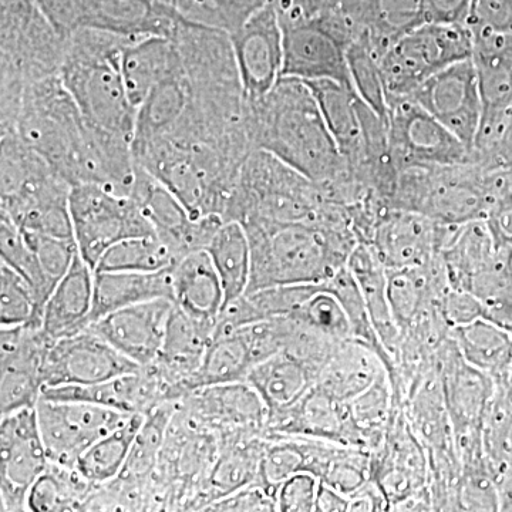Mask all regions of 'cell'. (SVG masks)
<instances>
[{
    "instance_id": "cell-9",
    "label": "cell",
    "mask_w": 512,
    "mask_h": 512,
    "mask_svg": "<svg viewBox=\"0 0 512 512\" xmlns=\"http://www.w3.org/2000/svg\"><path fill=\"white\" fill-rule=\"evenodd\" d=\"M69 208L77 251L93 269L117 242L156 235L133 198L101 185H74Z\"/></svg>"
},
{
    "instance_id": "cell-11",
    "label": "cell",
    "mask_w": 512,
    "mask_h": 512,
    "mask_svg": "<svg viewBox=\"0 0 512 512\" xmlns=\"http://www.w3.org/2000/svg\"><path fill=\"white\" fill-rule=\"evenodd\" d=\"M390 150L397 168L414 165H454L477 161L476 154L416 101L389 104Z\"/></svg>"
},
{
    "instance_id": "cell-47",
    "label": "cell",
    "mask_w": 512,
    "mask_h": 512,
    "mask_svg": "<svg viewBox=\"0 0 512 512\" xmlns=\"http://www.w3.org/2000/svg\"><path fill=\"white\" fill-rule=\"evenodd\" d=\"M204 511H278L276 498L264 485L255 483L222 497L208 505Z\"/></svg>"
},
{
    "instance_id": "cell-43",
    "label": "cell",
    "mask_w": 512,
    "mask_h": 512,
    "mask_svg": "<svg viewBox=\"0 0 512 512\" xmlns=\"http://www.w3.org/2000/svg\"><path fill=\"white\" fill-rule=\"evenodd\" d=\"M42 323L35 292L29 282L9 265L0 262V325H35Z\"/></svg>"
},
{
    "instance_id": "cell-7",
    "label": "cell",
    "mask_w": 512,
    "mask_h": 512,
    "mask_svg": "<svg viewBox=\"0 0 512 512\" xmlns=\"http://www.w3.org/2000/svg\"><path fill=\"white\" fill-rule=\"evenodd\" d=\"M66 39L37 0H0V116L12 113L30 84L59 76Z\"/></svg>"
},
{
    "instance_id": "cell-25",
    "label": "cell",
    "mask_w": 512,
    "mask_h": 512,
    "mask_svg": "<svg viewBox=\"0 0 512 512\" xmlns=\"http://www.w3.org/2000/svg\"><path fill=\"white\" fill-rule=\"evenodd\" d=\"M338 12L355 39L365 36L380 57L397 37L429 22L424 0H340Z\"/></svg>"
},
{
    "instance_id": "cell-50",
    "label": "cell",
    "mask_w": 512,
    "mask_h": 512,
    "mask_svg": "<svg viewBox=\"0 0 512 512\" xmlns=\"http://www.w3.org/2000/svg\"><path fill=\"white\" fill-rule=\"evenodd\" d=\"M478 163L493 171H508L512 168V109L505 117L503 128L494 146L478 160Z\"/></svg>"
},
{
    "instance_id": "cell-40",
    "label": "cell",
    "mask_w": 512,
    "mask_h": 512,
    "mask_svg": "<svg viewBox=\"0 0 512 512\" xmlns=\"http://www.w3.org/2000/svg\"><path fill=\"white\" fill-rule=\"evenodd\" d=\"M353 89L383 120L389 119V99L380 63V53L365 36L356 37L348 49Z\"/></svg>"
},
{
    "instance_id": "cell-6",
    "label": "cell",
    "mask_w": 512,
    "mask_h": 512,
    "mask_svg": "<svg viewBox=\"0 0 512 512\" xmlns=\"http://www.w3.org/2000/svg\"><path fill=\"white\" fill-rule=\"evenodd\" d=\"M507 183V171L488 170L478 161L400 168L387 207L417 212L444 225L485 220Z\"/></svg>"
},
{
    "instance_id": "cell-45",
    "label": "cell",
    "mask_w": 512,
    "mask_h": 512,
    "mask_svg": "<svg viewBox=\"0 0 512 512\" xmlns=\"http://www.w3.org/2000/svg\"><path fill=\"white\" fill-rule=\"evenodd\" d=\"M320 480L311 473L293 474L276 490V510L282 512L315 511Z\"/></svg>"
},
{
    "instance_id": "cell-17",
    "label": "cell",
    "mask_w": 512,
    "mask_h": 512,
    "mask_svg": "<svg viewBox=\"0 0 512 512\" xmlns=\"http://www.w3.org/2000/svg\"><path fill=\"white\" fill-rule=\"evenodd\" d=\"M229 35L245 96L261 99L278 83L284 69V30L275 6L268 3Z\"/></svg>"
},
{
    "instance_id": "cell-28",
    "label": "cell",
    "mask_w": 512,
    "mask_h": 512,
    "mask_svg": "<svg viewBox=\"0 0 512 512\" xmlns=\"http://www.w3.org/2000/svg\"><path fill=\"white\" fill-rule=\"evenodd\" d=\"M500 254L487 221L450 225L440 251L450 288L468 291L477 276L498 265Z\"/></svg>"
},
{
    "instance_id": "cell-13",
    "label": "cell",
    "mask_w": 512,
    "mask_h": 512,
    "mask_svg": "<svg viewBox=\"0 0 512 512\" xmlns=\"http://www.w3.org/2000/svg\"><path fill=\"white\" fill-rule=\"evenodd\" d=\"M36 407L0 421V503L2 511H28V495L49 467Z\"/></svg>"
},
{
    "instance_id": "cell-16",
    "label": "cell",
    "mask_w": 512,
    "mask_h": 512,
    "mask_svg": "<svg viewBox=\"0 0 512 512\" xmlns=\"http://www.w3.org/2000/svg\"><path fill=\"white\" fill-rule=\"evenodd\" d=\"M52 343L40 326L0 330V416L37 406L45 387L43 362Z\"/></svg>"
},
{
    "instance_id": "cell-29",
    "label": "cell",
    "mask_w": 512,
    "mask_h": 512,
    "mask_svg": "<svg viewBox=\"0 0 512 512\" xmlns=\"http://www.w3.org/2000/svg\"><path fill=\"white\" fill-rule=\"evenodd\" d=\"M171 275L174 305L192 318L217 325L225 292L210 254L195 251L183 256L171 268Z\"/></svg>"
},
{
    "instance_id": "cell-49",
    "label": "cell",
    "mask_w": 512,
    "mask_h": 512,
    "mask_svg": "<svg viewBox=\"0 0 512 512\" xmlns=\"http://www.w3.org/2000/svg\"><path fill=\"white\" fill-rule=\"evenodd\" d=\"M281 22L318 18L338 12L340 0H269Z\"/></svg>"
},
{
    "instance_id": "cell-20",
    "label": "cell",
    "mask_w": 512,
    "mask_h": 512,
    "mask_svg": "<svg viewBox=\"0 0 512 512\" xmlns=\"http://www.w3.org/2000/svg\"><path fill=\"white\" fill-rule=\"evenodd\" d=\"M439 376L454 437L483 431L494 379L467 363L451 336L439 350Z\"/></svg>"
},
{
    "instance_id": "cell-2",
    "label": "cell",
    "mask_w": 512,
    "mask_h": 512,
    "mask_svg": "<svg viewBox=\"0 0 512 512\" xmlns=\"http://www.w3.org/2000/svg\"><path fill=\"white\" fill-rule=\"evenodd\" d=\"M0 131L16 134L72 187L110 188L113 160L106 141L84 120L59 76L26 87L15 110L0 117Z\"/></svg>"
},
{
    "instance_id": "cell-39",
    "label": "cell",
    "mask_w": 512,
    "mask_h": 512,
    "mask_svg": "<svg viewBox=\"0 0 512 512\" xmlns=\"http://www.w3.org/2000/svg\"><path fill=\"white\" fill-rule=\"evenodd\" d=\"M173 249L157 237L127 238L101 256L94 272H157L177 262Z\"/></svg>"
},
{
    "instance_id": "cell-54",
    "label": "cell",
    "mask_w": 512,
    "mask_h": 512,
    "mask_svg": "<svg viewBox=\"0 0 512 512\" xmlns=\"http://www.w3.org/2000/svg\"><path fill=\"white\" fill-rule=\"evenodd\" d=\"M507 379L510 380V383L512 384V366H511L510 376H508Z\"/></svg>"
},
{
    "instance_id": "cell-4",
    "label": "cell",
    "mask_w": 512,
    "mask_h": 512,
    "mask_svg": "<svg viewBox=\"0 0 512 512\" xmlns=\"http://www.w3.org/2000/svg\"><path fill=\"white\" fill-rule=\"evenodd\" d=\"M130 37L82 29L66 39L59 77L94 128L133 144L137 109L123 74V52Z\"/></svg>"
},
{
    "instance_id": "cell-24",
    "label": "cell",
    "mask_w": 512,
    "mask_h": 512,
    "mask_svg": "<svg viewBox=\"0 0 512 512\" xmlns=\"http://www.w3.org/2000/svg\"><path fill=\"white\" fill-rule=\"evenodd\" d=\"M40 399L92 403L134 414L150 412L158 404L168 402V392L156 369L146 366L103 383L45 387Z\"/></svg>"
},
{
    "instance_id": "cell-33",
    "label": "cell",
    "mask_w": 512,
    "mask_h": 512,
    "mask_svg": "<svg viewBox=\"0 0 512 512\" xmlns=\"http://www.w3.org/2000/svg\"><path fill=\"white\" fill-rule=\"evenodd\" d=\"M451 338L467 363L493 377L507 379L512 366V333L493 320L481 318L451 330Z\"/></svg>"
},
{
    "instance_id": "cell-3",
    "label": "cell",
    "mask_w": 512,
    "mask_h": 512,
    "mask_svg": "<svg viewBox=\"0 0 512 512\" xmlns=\"http://www.w3.org/2000/svg\"><path fill=\"white\" fill-rule=\"evenodd\" d=\"M242 225L251 247L247 293L328 281L345 268L359 244L350 222L252 221Z\"/></svg>"
},
{
    "instance_id": "cell-14",
    "label": "cell",
    "mask_w": 512,
    "mask_h": 512,
    "mask_svg": "<svg viewBox=\"0 0 512 512\" xmlns=\"http://www.w3.org/2000/svg\"><path fill=\"white\" fill-rule=\"evenodd\" d=\"M140 369L136 362L86 328L52 343L43 362L42 377L45 387L83 386L107 382Z\"/></svg>"
},
{
    "instance_id": "cell-19",
    "label": "cell",
    "mask_w": 512,
    "mask_h": 512,
    "mask_svg": "<svg viewBox=\"0 0 512 512\" xmlns=\"http://www.w3.org/2000/svg\"><path fill=\"white\" fill-rule=\"evenodd\" d=\"M178 410L188 419L220 436L265 433L268 409L247 382L218 384L195 390L178 400Z\"/></svg>"
},
{
    "instance_id": "cell-26",
    "label": "cell",
    "mask_w": 512,
    "mask_h": 512,
    "mask_svg": "<svg viewBox=\"0 0 512 512\" xmlns=\"http://www.w3.org/2000/svg\"><path fill=\"white\" fill-rule=\"evenodd\" d=\"M93 302L94 269L77 252L47 299L40 328L52 342L76 335L92 323Z\"/></svg>"
},
{
    "instance_id": "cell-35",
    "label": "cell",
    "mask_w": 512,
    "mask_h": 512,
    "mask_svg": "<svg viewBox=\"0 0 512 512\" xmlns=\"http://www.w3.org/2000/svg\"><path fill=\"white\" fill-rule=\"evenodd\" d=\"M146 416L147 413L131 414L121 426L94 443L79 458L74 468L94 490L110 484L120 476Z\"/></svg>"
},
{
    "instance_id": "cell-44",
    "label": "cell",
    "mask_w": 512,
    "mask_h": 512,
    "mask_svg": "<svg viewBox=\"0 0 512 512\" xmlns=\"http://www.w3.org/2000/svg\"><path fill=\"white\" fill-rule=\"evenodd\" d=\"M464 25L473 40L512 37V0H473Z\"/></svg>"
},
{
    "instance_id": "cell-37",
    "label": "cell",
    "mask_w": 512,
    "mask_h": 512,
    "mask_svg": "<svg viewBox=\"0 0 512 512\" xmlns=\"http://www.w3.org/2000/svg\"><path fill=\"white\" fill-rule=\"evenodd\" d=\"M94 491L76 468L50 463L30 488L26 508L32 512L84 510Z\"/></svg>"
},
{
    "instance_id": "cell-31",
    "label": "cell",
    "mask_w": 512,
    "mask_h": 512,
    "mask_svg": "<svg viewBox=\"0 0 512 512\" xmlns=\"http://www.w3.org/2000/svg\"><path fill=\"white\" fill-rule=\"evenodd\" d=\"M346 265H348L349 271L355 276L357 285H359L360 292H362L363 299H365L367 312H369L370 319H372L373 328H375L380 342H382L384 349L394 362L402 335H400V330L397 328L392 306L389 302L387 269L377 258L372 247L365 244V242H359L356 245Z\"/></svg>"
},
{
    "instance_id": "cell-8",
    "label": "cell",
    "mask_w": 512,
    "mask_h": 512,
    "mask_svg": "<svg viewBox=\"0 0 512 512\" xmlns=\"http://www.w3.org/2000/svg\"><path fill=\"white\" fill-rule=\"evenodd\" d=\"M471 56L473 39L464 23L426 22L397 37L380 57L389 104Z\"/></svg>"
},
{
    "instance_id": "cell-41",
    "label": "cell",
    "mask_w": 512,
    "mask_h": 512,
    "mask_svg": "<svg viewBox=\"0 0 512 512\" xmlns=\"http://www.w3.org/2000/svg\"><path fill=\"white\" fill-rule=\"evenodd\" d=\"M0 256L3 264L15 269L29 282L35 292L40 313H43L47 299L52 295V289L47 285L36 252L30 248L18 225L3 215H0Z\"/></svg>"
},
{
    "instance_id": "cell-52",
    "label": "cell",
    "mask_w": 512,
    "mask_h": 512,
    "mask_svg": "<svg viewBox=\"0 0 512 512\" xmlns=\"http://www.w3.org/2000/svg\"><path fill=\"white\" fill-rule=\"evenodd\" d=\"M350 498L320 481L315 511H349Z\"/></svg>"
},
{
    "instance_id": "cell-48",
    "label": "cell",
    "mask_w": 512,
    "mask_h": 512,
    "mask_svg": "<svg viewBox=\"0 0 512 512\" xmlns=\"http://www.w3.org/2000/svg\"><path fill=\"white\" fill-rule=\"evenodd\" d=\"M485 221L498 248L512 247V190L508 181L494 198L490 210L485 215Z\"/></svg>"
},
{
    "instance_id": "cell-32",
    "label": "cell",
    "mask_w": 512,
    "mask_h": 512,
    "mask_svg": "<svg viewBox=\"0 0 512 512\" xmlns=\"http://www.w3.org/2000/svg\"><path fill=\"white\" fill-rule=\"evenodd\" d=\"M180 69V53L170 37H141L131 40L124 47V80L128 96L136 109L154 87Z\"/></svg>"
},
{
    "instance_id": "cell-38",
    "label": "cell",
    "mask_w": 512,
    "mask_h": 512,
    "mask_svg": "<svg viewBox=\"0 0 512 512\" xmlns=\"http://www.w3.org/2000/svg\"><path fill=\"white\" fill-rule=\"evenodd\" d=\"M286 318L329 338L355 339L349 313L336 293L332 278L312 284L308 296Z\"/></svg>"
},
{
    "instance_id": "cell-23",
    "label": "cell",
    "mask_w": 512,
    "mask_h": 512,
    "mask_svg": "<svg viewBox=\"0 0 512 512\" xmlns=\"http://www.w3.org/2000/svg\"><path fill=\"white\" fill-rule=\"evenodd\" d=\"M215 326V323L192 318L174 305L163 348L151 365L167 387L170 402L185 397L188 380L200 369L214 340Z\"/></svg>"
},
{
    "instance_id": "cell-53",
    "label": "cell",
    "mask_w": 512,
    "mask_h": 512,
    "mask_svg": "<svg viewBox=\"0 0 512 512\" xmlns=\"http://www.w3.org/2000/svg\"><path fill=\"white\" fill-rule=\"evenodd\" d=\"M507 181L508 185H510V188L512 190V168H510V170L507 171Z\"/></svg>"
},
{
    "instance_id": "cell-21",
    "label": "cell",
    "mask_w": 512,
    "mask_h": 512,
    "mask_svg": "<svg viewBox=\"0 0 512 512\" xmlns=\"http://www.w3.org/2000/svg\"><path fill=\"white\" fill-rule=\"evenodd\" d=\"M173 308L170 299H154L111 312L87 328L138 366H151L163 348Z\"/></svg>"
},
{
    "instance_id": "cell-12",
    "label": "cell",
    "mask_w": 512,
    "mask_h": 512,
    "mask_svg": "<svg viewBox=\"0 0 512 512\" xmlns=\"http://www.w3.org/2000/svg\"><path fill=\"white\" fill-rule=\"evenodd\" d=\"M40 433L50 463L76 467L79 458L131 414L83 402L40 399L36 406Z\"/></svg>"
},
{
    "instance_id": "cell-34",
    "label": "cell",
    "mask_w": 512,
    "mask_h": 512,
    "mask_svg": "<svg viewBox=\"0 0 512 512\" xmlns=\"http://www.w3.org/2000/svg\"><path fill=\"white\" fill-rule=\"evenodd\" d=\"M255 365L254 353L244 328L215 336L200 369L188 380L185 396L204 387L245 382Z\"/></svg>"
},
{
    "instance_id": "cell-22",
    "label": "cell",
    "mask_w": 512,
    "mask_h": 512,
    "mask_svg": "<svg viewBox=\"0 0 512 512\" xmlns=\"http://www.w3.org/2000/svg\"><path fill=\"white\" fill-rule=\"evenodd\" d=\"M305 83L315 94L349 170L360 184L372 192L367 181L365 101L348 84L333 80H309Z\"/></svg>"
},
{
    "instance_id": "cell-27",
    "label": "cell",
    "mask_w": 512,
    "mask_h": 512,
    "mask_svg": "<svg viewBox=\"0 0 512 512\" xmlns=\"http://www.w3.org/2000/svg\"><path fill=\"white\" fill-rule=\"evenodd\" d=\"M318 376L319 370L311 363L289 350H281L252 367L245 382L261 396L271 420L301 402Z\"/></svg>"
},
{
    "instance_id": "cell-36",
    "label": "cell",
    "mask_w": 512,
    "mask_h": 512,
    "mask_svg": "<svg viewBox=\"0 0 512 512\" xmlns=\"http://www.w3.org/2000/svg\"><path fill=\"white\" fill-rule=\"evenodd\" d=\"M205 251L220 275L225 306L244 296L251 281V247L244 225L237 221L224 222Z\"/></svg>"
},
{
    "instance_id": "cell-10",
    "label": "cell",
    "mask_w": 512,
    "mask_h": 512,
    "mask_svg": "<svg viewBox=\"0 0 512 512\" xmlns=\"http://www.w3.org/2000/svg\"><path fill=\"white\" fill-rule=\"evenodd\" d=\"M281 25L284 30L282 77H295L303 82L333 80L353 87L348 49L355 36L339 12L281 22Z\"/></svg>"
},
{
    "instance_id": "cell-46",
    "label": "cell",
    "mask_w": 512,
    "mask_h": 512,
    "mask_svg": "<svg viewBox=\"0 0 512 512\" xmlns=\"http://www.w3.org/2000/svg\"><path fill=\"white\" fill-rule=\"evenodd\" d=\"M439 311L451 330L485 318L484 303L474 293L448 288L439 301Z\"/></svg>"
},
{
    "instance_id": "cell-18",
    "label": "cell",
    "mask_w": 512,
    "mask_h": 512,
    "mask_svg": "<svg viewBox=\"0 0 512 512\" xmlns=\"http://www.w3.org/2000/svg\"><path fill=\"white\" fill-rule=\"evenodd\" d=\"M450 225L417 212L386 210L377 218L365 244L386 269L414 268L440 254Z\"/></svg>"
},
{
    "instance_id": "cell-1",
    "label": "cell",
    "mask_w": 512,
    "mask_h": 512,
    "mask_svg": "<svg viewBox=\"0 0 512 512\" xmlns=\"http://www.w3.org/2000/svg\"><path fill=\"white\" fill-rule=\"evenodd\" d=\"M248 128L264 150L320 185L326 197L349 208L372 197L349 170L315 94L295 77H281L271 92L248 99Z\"/></svg>"
},
{
    "instance_id": "cell-42",
    "label": "cell",
    "mask_w": 512,
    "mask_h": 512,
    "mask_svg": "<svg viewBox=\"0 0 512 512\" xmlns=\"http://www.w3.org/2000/svg\"><path fill=\"white\" fill-rule=\"evenodd\" d=\"M175 8L191 22L232 33L241 28L269 0H173Z\"/></svg>"
},
{
    "instance_id": "cell-15",
    "label": "cell",
    "mask_w": 512,
    "mask_h": 512,
    "mask_svg": "<svg viewBox=\"0 0 512 512\" xmlns=\"http://www.w3.org/2000/svg\"><path fill=\"white\" fill-rule=\"evenodd\" d=\"M409 99L436 117L474 151L483 101L473 59L451 64L417 87Z\"/></svg>"
},
{
    "instance_id": "cell-51",
    "label": "cell",
    "mask_w": 512,
    "mask_h": 512,
    "mask_svg": "<svg viewBox=\"0 0 512 512\" xmlns=\"http://www.w3.org/2000/svg\"><path fill=\"white\" fill-rule=\"evenodd\" d=\"M427 19L436 23H464L473 0H424Z\"/></svg>"
},
{
    "instance_id": "cell-5",
    "label": "cell",
    "mask_w": 512,
    "mask_h": 512,
    "mask_svg": "<svg viewBox=\"0 0 512 512\" xmlns=\"http://www.w3.org/2000/svg\"><path fill=\"white\" fill-rule=\"evenodd\" d=\"M224 221L339 224L352 218L311 178L268 151L255 150L242 165Z\"/></svg>"
},
{
    "instance_id": "cell-30",
    "label": "cell",
    "mask_w": 512,
    "mask_h": 512,
    "mask_svg": "<svg viewBox=\"0 0 512 512\" xmlns=\"http://www.w3.org/2000/svg\"><path fill=\"white\" fill-rule=\"evenodd\" d=\"M171 268L157 272H94L92 323L137 303L154 299L173 301Z\"/></svg>"
}]
</instances>
